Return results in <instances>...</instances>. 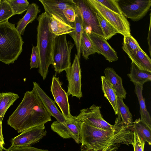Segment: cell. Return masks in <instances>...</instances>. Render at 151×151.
<instances>
[{"label":"cell","mask_w":151,"mask_h":151,"mask_svg":"<svg viewBox=\"0 0 151 151\" xmlns=\"http://www.w3.org/2000/svg\"><path fill=\"white\" fill-rule=\"evenodd\" d=\"M114 128L105 130L82 122L81 130V151H116L121 144L132 145V124L126 126L115 121Z\"/></svg>","instance_id":"1"},{"label":"cell","mask_w":151,"mask_h":151,"mask_svg":"<svg viewBox=\"0 0 151 151\" xmlns=\"http://www.w3.org/2000/svg\"><path fill=\"white\" fill-rule=\"evenodd\" d=\"M51 116L32 89L25 93L22 101L9 116L7 123L18 133H22L51 121Z\"/></svg>","instance_id":"2"},{"label":"cell","mask_w":151,"mask_h":151,"mask_svg":"<svg viewBox=\"0 0 151 151\" xmlns=\"http://www.w3.org/2000/svg\"><path fill=\"white\" fill-rule=\"evenodd\" d=\"M37 46L40 58L39 73L45 80L48 72L50 65L52 64V56L56 36L52 33L49 28L50 17L45 12L37 18Z\"/></svg>","instance_id":"3"},{"label":"cell","mask_w":151,"mask_h":151,"mask_svg":"<svg viewBox=\"0 0 151 151\" xmlns=\"http://www.w3.org/2000/svg\"><path fill=\"white\" fill-rule=\"evenodd\" d=\"M24 43L14 24L8 20L0 23V61L14 63L22 52Z\"/></svg>","instance_id":"4"},{"label":"cell","mask_w":151,"mask_h":151,"mask_svg":"<svg viewBox=\"0 0 151 151\" xmlns=\"http://www.w3.org/2000/svg\"><path fill=\"white\" fill-rule=\"evenodd\" d=\"M74 44L67 41L66 34L56 37L53 47L52 65L55 71L60 73L71 65L70 55Z\"/></svg>","instance_id":"5"},{"label":"cell","mask_w":151,"mask_h":151,"mask_svg":"<svg viewBox=\"0 0 151 151\" xmlns=\"http://www.w3.org/2000/svg\"><path fill=\"white\" fill-rule=\"evenodd\" d=\"M91 7L109 23L120 34L124 36L131 35L130 25L123 14L114 12L96 0H86Z\"/></svg>","instance_id":"6"},{"label":"cell","mask_w":151,"mask_h":151,"mask_svg":"<svg viewBox=\"0 0 151 151\" xmlns=\"http://www.w3.org/2000/svg\"><path fill=\"white\" fill-rule=\"evenodd\" d=\"M80 11L84 31L88 34H94L104 37L96 12L86 0H75Z\"/></svg>","instance_id":"7"},{"label":"cell","mask_w":151,"mask_h":151,"mask_svg":"<svg viewBox=\"0 0 151 151\" xmlns=\"http://www.w3.org/2000/svg\"><path fill=\"white\" fill-rule=\"evenodd\" d=\"M118 3L123 14L134 21L144 17L151 6V0H119Z\"/></svg>","instance_id":"8"},{"label":"cell","mask_w":151,"mask_h":151,"mask_svg":"<svg viewBox=\"0 0 151 151\" xmlns=\"http://www.w3.org/2000/svg\"><path fill=\"white\" fill-rule=\"evenodd\" d=\"M82 122L75 116L72 120L60 123L53 122L51 125L52 130L63 139L72 138L78 144L81 143V130Z\"/></svg>","instance_id":"9"},{"label":"cell","mask_w":151,"mask_h":151,"mask_svg":"<svg viewBox=\"0 0 151 151\" xmlns=\"http://www.w3.org/2000/svg\"><path fill=\"white\" fill-rule=\"evenodd\" d=\"M101 106L93 104L89 108L81 109L80 113L76 116L79 121L91 126L105 130L113 129L114 126L111 125L102 117Z\"/></svg>","instance_id":"10"},{"label":"cell","mask_w":151,"mask_h":151,"mask_svg":"<svg viewBox=\"0 0 151 151\" xmlns=\"http://www.w3.org/2000/svg\"><path fill=\"white\" fill-rule=\"evenodd\" d=\"M65 71L68 81V95H71L72 97L75 96L80 99L83 97L81 89V70L80 60L76 54L75 55L72 65Z\"/></svg>","instance_id":"11"},{"label":"cell","mask_w":151,"mask_h":151,"mask_svg":"<svg viewBox=\"0 0 151 151\" xmlns=\"http://www.w3.org/2000/svg\"><path fill=\"white\" fill-rule=\"evenodd\" d=\"M44 124L30 128L12 138L11 146H30L39 142L47 135Z\"/></svg>","instance_id":"12"},{"label":"cell","mask_w":151,"mask_h":151,"mask_svg":"<svg viewBox=\"0 0 151 151\" xmlns=\"http://www.w3.org/2000/svg\"><path fill=\"white\" fill-rule=\"evenodd\" d=\"M51 91L66 121L73 119L75 116L70 112V105L67 93L62 88L58 77L53 76L51 86Z\"/></svg>","instance_id":"13"},{"label":"cell","mask_w":151,"mask_h":151,"mask_svg":"<svg viewBox=\"0 0 151 151\" xmlns=\"http://www.w3.org/2000/svg\"><path fill=\"white\" fill-rule=\"evenodd\" d=\"M42 4L45 12L50 16L54 15L61 21L72 25L67 21L63 13L67 8H76V3L74 0H39Z\"/></svg>","instance_id":"14"},{"label":"cell","mask_w":151,"mask_h":151,"mask_svg":"<svg viewBox=\"0 0 151 151\" xmlns=\"http://www.w3.org/2000/svg\"><path fill=\"white\" fill-rule=\"evenodd\" d=\"M91 40L97 53L103 55L110 63L118 60L116 52L103 37L95 34H88Z\"/></svg>","instance_id":"15"},{"label":"cell","mask_w":151,"mask_h":151,"mask_svg":"<svg viewBox=\"0 0 151 151\" xmlns=\"http://www.w3.org/2000/svg\"><path fill=\"white\" fill-rule=\"evenodd\" d=\"M33 89L40 100L48 112L60 123L66 120L56 106L54 101L50 99L36 82H33Z\"/></svg>","instance_id":"16"},{"label":"cell","mask_w":151,"mask_h":151,"mask_svg":"<svg viewBox=\"0 0 151 151\" xmlns=\"http://www.w3.org/2000/svg\"><path fill=\"white\" fill-rule=\"evenodd\" d=\"M106 78L111 85L118 97L125 99L127 94L122 83V79L112 68L107 67L104 71Z\"/></svg>","instance_id":"17"},{"label":"cell","mask_w":151,"mask_h":151,"mask_svg":"<svg viewBox=\"0 0 151 151\" xmlns=\"http://www.w3.org/2000/svg\"><path fill=\"white\" fill-rule=\"evenodd\" d=\"M40 12L39 7L36 3H32L29 4L26 14L17 23L16 28L20 35H24L27 25L34 20Z\"/></svg>","instance_id":"18"},{"label":"cell","mask_w":151,"mask_h":151,"mask_svg":"<svg viewBox=\"0 0 151 151\" xmlns=\"http://www.w3.org/2000/svg\"><path fill=\"white\" fill-rule=\"evenodd\" d=\"M76 17L74 22L73 23L75 29L73 31L70 33L69 35L72 37L74 41L77 51L76 54L80 60L81 55L80 42L84 30L81 13L77 5L76 9Z\"/></svg>","instance_id":"19"},{"label":"cell","mask_w":151,"mask_h":151,"mask_svg":"<svg viewBox=\"0 0 151 151\" xmlns=\"http://www.w3.org/2000/svg\"><path fill=\"white\" fill-rule=\"evenodd\" d=\"M127 76L134 85H143L145 82L151 81V73L140 69L132 62L131 64L130 73Z\"/></svg>","instance_id":"20"},{"label":"cell","mask_w":151,"mask_h":151,"mask_svg":"<svg viewBox=\"0 0 151 151\" xmlns=\"http://www.w3.org/2000/svg\"><path fill=\"white\" fill-rule=\"evenodd\" d=\"M50 17V30L56 37L64 34H69L74 30L73 25L61 21L54 15Z\"/></svg>","instance_id":"21"},{"label":"cell","mask_w":151,"mask_h":151,"mask_svg":"<svg viewBox=\"0 0 151 151\" xmlns=\"http://www.w3.org/2000/svg\"><path fill=\"white\" fill-rule=\"evenodd\" d=\"M101 88L104 96L111 105L116 115L118 113V97L111 85L105 76H101Z\"/></svg>","instance_id":"22"},{"label":"cell","mask_w":151,"mask_h":151,"mask_svg":"<svg viewBox=\"0 0 151 151\" xmlns=\"http://www.w3.org/2000/svg\"><path fill=\"white\" fill-rule=\"evenodd\" d=\"M134 85V92L138 98L140 105L141 120L151 129V117L147 110L145 104V99L142 94L143 85L139 84H136Z\"/></svg>","instance_id":"23"},{"label":"cell","mask_w":151,"mask_h":151,"mask_svg":"<svg viewBox=\"0 0 151 151\" xmlns=\"http://www.w3.org/2000/svg\"><path fill=\"white\" fill-rule=\"evenodd\" d=\"M117 116L115 121L123 125H131L133 124L132 116L123 99L118 98Z\"/></svg>","instance_id":"24"},{"label":"cell","mask_w":151,"mask_h":151,"mask_svg":"<svg viewBox=\"0 0 151 151\" xmlns=\"http://www.w3.org/2000/svg\"><path fill=\"white\" fill-rule=\"evenodd\" d=\"M19 98L17 94L13 92L0 93V120L1 122L8 109Z\"/></svg>","instance_id":"25"},{"label":"cell","mask_w":151,"mask_h":151,"mask_svg":"<svg viewBox=\"0 0 151 151\" xmlns=\"http://www.w3.org/2000/svg\"><path fill=\"white\" fill-rule=\"evenodd\" d=\"M132 62L140 69L151 73V60L142 49L131 59Z\"/></svg>","instance_id":"26"},{"label":"cell","mask_w":151,"mask_h":151,"mask_svg":"<svg viewBox=\"0 0 151 151\" xmlns=\"http://www.w3.org/2000/svg\"><path fill=\"white\" fill-rule=\"evenodd\" d=\"M134 131L139 137L150 145L151 144V129L142 121L140 118L136 119L133 122Z\"/></svg>","instance_id":"27"},{"label":"cell","mask_w":151,"mask_h":151,"mask_svg":"<svg viewBox=\"0 0 151 151\" xmlns=\"http://www.w3.org/2000/svg\"><path fill=\"white\" fill-rule=\"evenodd\" d=\"M81 53L86 60L89 59V56L97 52L88 35L84 31L80 42Z\"/></svg>","instance_id":"28"},{"label":"cell","mask_w":151,"mask_h":151,"mask_svg":"<svg viewBox=\"0 0 151 151\" xmlns=\"http://www.w3.org/2000/svg\"><path fill=\"white\" fill-rule=\"evenodd\" d=\"M122 48L130 59L142 49L137 41L131 35L124 36Z\"/></svg>","instance_id":"29"},{"label":"cell","mask_w":151,"mask_h":151,"mask_svg":"<svg viewBox=\"0 0 151 151\" xmlns=\"http://www.w3.org/2000/svg\"><path fill=\"white\" fill-rule=\"evenodd\" d=\"M96 12L97 17L104 35V38L106 40H109L113 36L119 33L99 13L96 11Z\"/></svg>","instance_id":"30"},{"label":"cell","mask_w":151,"mask_h":151,"mask_svg":"<svg viewBox=\"0 0 151 151\" xmlns=\"http://www.w3.org/2000/svg\"><path fill=\"white\" fill-rule=\"evenodd\" d=\"M11 6L14 15L22 14L27 10L29 3L27 0H6Z\"/></svg>","instance_id":"31"},{"label":"cell","mask_w":151,"mask_h":151,"mask_svg":"<svg viewBox=\"0 0 151 151\" xmlns=\"http://www.w3.org/2000/svg\"><path fill=\"white\" fill-rule=\"evenodd\" d=\"M14 15L13 10L6 0L0 1V23L8 20Z\"/></svg>","instance_id":"32"},{"label":"cell","mask_w":151,"mask_h":151,"mask_svg":"<svg viewBox=\"0 0 151 151\" xmlns=\"http://www.w3.org/2000/svg\"><path fill=\"white\" fill-rule=\"evenodd\" d=\"M109 10L119 14H123L118 0H96Z\"/></svg>","instance_id":"33"},{"label":"cell","mask_w":151,"mask_h":151,"mask_svg":"<svg viewBox=\"0 0 151 151\" xmlns=\"http://www.w3.org/2000/svg\"><path fill=\"white\" fill-rule=\"evenodd\" d=\"M39 64L40 58L37 47V46L33 45L30 58V69L39 68Z\"/></svg>","instance_id":"34"},{"label":"cell","mask_w":151,"mask_h":151,"mask_svg":"<svg viewBox=\"0 0 151 151\" xmlns=\"http://www.w3.org/2000/svg\"><path fill=\"white\" fill-rule=\"evenodd\" d=\"M145 141L140 138L136 132L134 131V138L132 145L134 151H144Z\"/></svg>","instance_id":"35"},{"label":"cell","mask_w":151,"mask_h":151,"mask_svg":"<svg viewBox=\"0 0 151 151\" xmlns=\"http://www.w3.org/2000/svg\"><path fill=\"white\" fill-rule=\"evenodd\" d=\"M76 8H68L65 9L63 11L64 16L68 22L72 25H73V23L75 20L76 15Z\"/></svg>","instance_id":"36"},{"label":"cell","mask_w":151,"mask_h":151,"mask_svg":"<svg viewBox=\"0 0 151 151\" xmlns=\"http://www.w3.org/2000/svg\"><path fill=\"white\" fill-rule=\"evenodd\" d=\"M6 151H52L42 149L31 146H11Z\"/></svg>","instance_id":"37"},{"label":"cell","mask_w":151,"mask_h":151,"mask_svg":"<svg viewBox=\"0 0 151 151\" xmlns=\"http://www.w3.org/2000/svg\"><path fill=\"white\" fill-rule=\"evenodd\" d=\"M150 22L149 25V28L148 31V37L147 38L148 43L149 47V52L150 55L151 56V13L150 14Z\"/></svg>","instance_id":"38"},{"label":"cell","mask_w":151,"mask_h":151,"mask_svg":"<svg viewBox=\"0 0 151 151\" xmlns=\"http://www.w3.org/2000/svg\"><path fill=\"white\" fill-rule=\"evenodd\" d=\"M2 123L0 120V143L4 146L5 145V143L2 133Z\"/></svg>","instance_id":"39"},{"label":"cell","mask_w":151,"mask_h":151,"mask_svg":"<svg viewBox=\"0 0 151 151\" xmlns=\"http://www.w3.org/2000/svg\"><path fill=\"white\" fill-rule=\"evenodd\" d=\"M6 149L4 147V146L0 143V151H3V150H5Z\"/></svg>","instance_id":"40"},{"label":"cell","mask_w":151,"mask_h":151,"mask_svg":"<svg viewBox=\"0 0 151 151\" xmlns=\"http://www.w3.org/2000/svg\"><path fill=\"white\" fill-rule=\"evenodd\" d=\"M0 1H1V0H0Z\"/></svg>","instance_id":"41"}]
</instances>
